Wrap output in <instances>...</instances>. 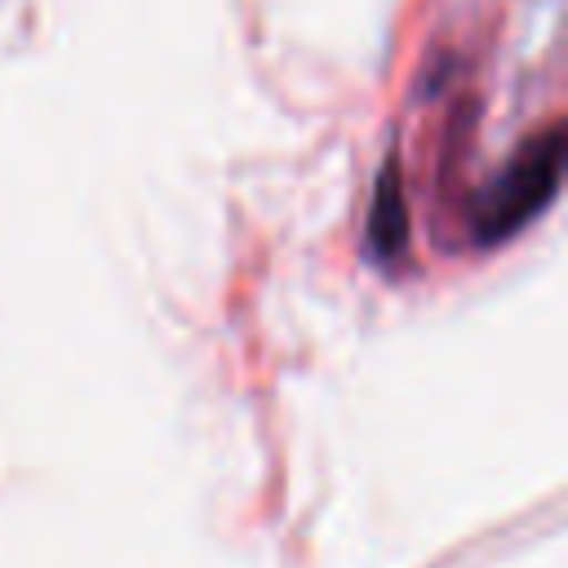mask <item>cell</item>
<instances>
[{"instance_id": "cell-1", "label": "cell", "mask_w": 568, "mask_h": 568, "mask_svg": "<svg viewBox=\"0 0 568 568\" xmlns=\"http://www.w3.org/2000/svg\"><path fill=\"white\" fill-rule=\"evenodd\" d=\"M559 160H564L559 133H546V142L528 146V151L493 182V191L479 195V204H475V231H479V240H501V235H510L515 226H524V222L555 195Z\"/></svg>"}]
</instances>
